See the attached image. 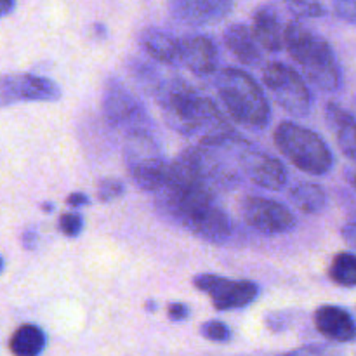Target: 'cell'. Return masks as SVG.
<instances>
[{"instance_id":"obj_1","label":"cell","mask_w":356,"mask_h":356,"mask_svg":"<svg viewBox=\"0 0 356 356\" xmlns=\"http://www.w3.org/2000/svg\"><path fill=\"white\" fill-rule=\"evenodd\" d=\"M152 80V76H148ZM149 92L155 96L163 118L174 131L197 138L200 146L229 148L242 141V136L221 115L214 101L179 79L153 75Z\"/></svg>"},{"instance_id":"obj_2","label":"cell","mask_w":356,"mask_h":356,"mask_svg":"<svg viewBox=\"0 0 356 356\" xmlns=\"http://www.w3.org/2000/svg\"><path fill=\"white\" fill-rule=\"evenodd\" d=\"M159 205L184 229L209 243L228 242L233 233L232 218L219 205L218 193L197 186L167 183L156 193Z\"/></svg>"},{"instance_id":"obj_3","label":"cell","mask_w":356,"mask_h":356,"mask_svg":"<svg viewBox=\"0 0 356 356\" xmlns=\"http://www.w3.org/2000/svg\"><path fill=\"white\" fill-rule=\"evenodd\" d=\"M285 49L302 75L323 92H336L343 82L339 61L323 35L301 21L285 24Z\"/></svg>"},{"instance_id":"obj_4","label":"cell","mask_w":356,"mask_h":356,"mask_svg":"<svg viewBox=\"0 0 356 356\" xmlns=\"http://www.w3.org/2000/svg\"><path fill=\"white\" fill-rule=\"evenodd\" d=\"M214 87L225 110L236 124L252 131L268 127L271 120L270 101L249 73L236 68H222L216 75Z\"/></svg>"},{"instance_id":"obj_5","label":"cell","mask_w":356,"mask_h":356,"mask_svg":"<svg viewBox=\"0 0 356 356\" xmlns=\"http://www.w3.org/2000/svg\"><path fill=\"white\" fill-rule=\"evenodd\" d=\"M275 145L294 167L309 176H323L334 165L329 145L312 129L294 122H282L273 132Z\"/></svg>"},{"instance_id":"obj_6","label":"cell","mask_w":356,"mask_h":356,"mask_svg":"<svg viewBox=\"0 0 356 356\" xmlns=\"http://www.w3.org/2000/svg\"><path fill=\"white\" fill-rule=\"evenodd\" d=\"M101 108L108 125L122 132L127 139L153 136L152 120L143 104L115 76L108 79V82L104 83Z\"/></svg>"},{"instance_id":"obj_7","label":"cell","mask_w":356,"mask_h":356,"mask_svg":"<svg viewBox=\"0 0 356 356\" xmlns=\"http://www.w3.org/2000/svg\"><path fill=\"white\" fill-rule=\"evenodd\" d=\"M125 163L134 183L148 193L156 195L162 191L169 179L170 160L162 155V149L153 136L127 139Z\"/></svg>"},{"instance_id":"obj_8","label":"cell","mask_w":356,"mask_h":356,"mask_svg":"<svg viewBox=\"0 0 356 356\" xmlns=\"http://www.w3.org/2000/svg\"><path fill=\"white\" fill-rule=\"evenodd\" d=\"M263 83L275 101L292 117H306L312 111L313 97L301 73L282 61L264 65Z\"/></svg>"},{"instance_id":"obj_9","label":"cell","mask_w":356,"mask_h":356,"mask_svg":"<svg viewBox=\"0 0 356 356\" xmlns=\"http://www.w3.org/2000/svg\"><path fill=\"white\" fill-rule=\"evenodd\" d=\"M193 285L211 298L218 312H232L249 306L259 296V285L250 280H229L214 273L193 277Z\"/></svg>"},{"instance_id":"obj_10","label":"cell","mask_w":356,"mask_h":356,"mask_svg":"<svg viewBox=\"0 0 356 356\" xmlns=\"http://www.w3.org/2000/svg\"><path fill=\"white\" fill-rule=\"evenodd\" d=\"M240 214L250 228L266 235H284L296 228L294 214L273 198L245 197L240 202Z\"/></svg>"},{"instance_id":"obj_11","label":"cell","mask_w":356,"mask_h":356,"mask_svg":"<svg viewBox=\"0 0 356 356\" xmlns=\"http://www.w3.org/2000/svg\"><path fill=\"white\" fill-rule=\"evenodd\" d=\"M61 89L51 79L33 73H7L0 82V99L2 106L31 101H58Z\"/></svg>"},{"instance_id":"obj_12","label":"cell","mask_w":356,"mask_h":356,"mask_svg":"<svg viewBox=\"0 0 356 356\" xmlns=\"http://www.w3.org/2000/svg\"><path fill=\"white\" fill-rule=\"evenodd\" d=\"M236 165H238L242 176L249 177L256 186L264 188V190L280 191L289 181V174L284 163L275 156L254 148L250 143L238 152Z\"/></svg>"},{"instance_id":"obj_13","label":"cell","mask_w":356,"mask_h":356,"mask_svg":"<svg viewBox=\"0 0 356 356\" xmlns=\"http://www.w3.org/2000/svg\"><path fill=\"white\" fill-rule=\"evenodd\" d=\"M233 7L229 0H176L169 3L174 19L190 26L219 23L232 13Z\"/></svg>"},{"instance_id":"obj_14","label":"cell","mask_w":356,"mask_h":356,"mask_svg":"<svg viewBox=\"0 0 356 356\" xmlns=\"http://www.w3.org/2000/svg\"><path fill=\"white\" fill-rule=\"evenodd\" d=\"M181 65L195 75H212L219 70L218 47L205 35H186L181 38Z\"/></svg>"},{"instance_id":"obj_15","label":"cell","mask_w":356,"mask_h":356,"mask_svg":"<svg viewBox=\"0 0 356 356\" xmlns=\"http://www.w3.org/2000/svg\"><path fill=\"white\" fill-rule=\"evenodd\" d=\"M313 323L323 337L334 343H351L356 339L355 318L341 306H320L313 315Z\"/></svg>"},{"instance_id":"obj_16","label":"cell","mask_w":356,"mask_h":356,"mask_svg":"<svg viewBox=\"0 0 356 356\" xmlns=\"http://www.w3.org/2000/svg\"><path fill=\"white\" fill-rule=\"evenodd\" d=\"M325 120L336 138L337 148L356 167V118L341 104L329 101L325 104Z\"/></svg>"},{"instance_id":"obj_17","label":"cell","mask_w":356,"mask_h":356,"mask_svg":"<svg viewBox=\"0 0 356 356\" xmlns=\"http://www.w3.org/2000/svg\"><path fill=\"white\" fill-rule=\"evenodd\" d=\"M252 30L261 47L266 51L280 52L285 49V26L275 6L257 7L252 17Z\"/></svg>"},{"instance_id":"obj_18","label":"cell","mask_w":356,"mask_h":356,"mask_svg":"<svg viewBox=\"0 0 356 356\" xmlns=\"http://www.w3.org/2000/svg\"><path fill=\"white\" fill-rule=\"evenodd\" d=\"M222 42H225L226 49H228L242 65L256 66L259 65L261 59H263L259 40H257L256 35H254L252 28H249L247 24H229L225 30V35H222Z\"/></svg>"},{"instance_id":"obj_19","label":"cell","mask_w":356,"mask_h":356,"mask_svg":"<svg viewBox=\"0 0 356 356\" xmlns=\"http://www.w3.org/2000/svg\"><path fill=\"white\" fill-rule=\"evenodd\" d=\"M143 51L155 61L167 66L181 65V38L160 28H146L139 37Z\"/></svg>"},{"instance_id":"obj_20","label":"cell","mask_w":356,"mask_h":356,"mask_svg":"<svg viewBox=\"0 0 356 356\" xmlns=\"http://www.w3.org/2000/svg\"><path fill=\"white\" fill-rule=\"evenodd\" d=\"M45 332L35 323H23L10 336L9 348L14 356H40L45 350Z\"/></svg>"},{"instance_id":"obj_21","label":"cell","mask_w":356,"mask_h":356,"mask_svg":"<svg viewBox=\"0 0 356 356\" xmlns=\"http://www.w3.org/2000/svg\"><path fill=\"white\" fill-rule=\"evenodd\" d=\"M292 205L305 214H320L327 207V193L320 184L299 183L289 191Z\"/></svg>"},{"instance_id":"obj_22","label":"cell","mask_w":356,"mask_h":356,"mask_svg":"<svg viewBox=\"0 0 356 356\" xmlns=\"http://www.w3.org/2000/svg\"><path fill=\"white\" fill-rule=\"evenodd\" d=\"M329 278L336 285L344 289H355L356 287V254L350 252H339L334 256L332 263L329 268Z\"/></svg>"},{"instance_id":"obj_23","label":"cell","mask_w":356,"mask_h":356,"mask_svg":"<svg viewBox=\"0 0 356 356\" xmlns=\"http://www.w3.org/2000/svg\"><path fill=\"white\" fill-rule=\"evenodd\" d=\"M200 334L202 337L212 341V343H228L232 339V329L219 320H209V322L202 323Z\"/></svg>"},{"instance_id":"obj_24","label":"cell","mask_w":356,"mask_h":356,"mask_svg":"<svg viewBox=\"0 0 356 356\" xmlns=\"http://www.w3.org/2000/svg\"><path fill=\"white\" fill-rule=\"evenodd\" d=\"M125 191V184L118 177H103L97 183V198L103 204L120 198Z\"/></svg>"},{"instance_id":"obj_25","label":"cell","mask_w":356,"mask_h":356,"mask_svg":"<svg viewBox=\"0 0 356 356\" xmlns=\"http://www.w3.org/2000/svg\"><path fill=\"white\" fill-rule=\"evenodd\" d=\"M58 228L65 236L75 238V236H79L83 229L82 216L76 214V212H65V214L59 216Z\"/></svg>"},{"instance_id":"obj_26","label":"cell","mask_w":356,"mask_h":356,"mask_svg":"<svg viewBox=\"0 0 356 356\" xmlns=\"http://www.w3.org/2000/svg\"><path fill=\"white\" fill-rule=\"evenodd\" d=\"M285 6L298 17H322L327 13L325 6L320 2H287Z\"/></svg>"},{"instance_id":"obj_27","label":"cell","mask_w":356,"mask_h":356,"mask_svg":"<svg viewBox=\"0 0 356 356\" xmlns=\"http://www.w3.org/2000/svg\"><path fill=\"white\" fill-rule=\"evenodd\" d=\"M292 312H273L270 315H266L264 322H266V327L273 332H284L291 327L292 322Z\"/></svg>"},{"instance_id":"obj_28","label":"cell","mask_w":356,"mask_h":356,"mask_svg":"<svg viewBox=\"0 0 356 356\" xmlns=\"http://www.w3.org/2000/svg\"><path fill=\"white\" fill-rule=\"evenodd\" d=\"M282 356H339L334 350L323 346V344H308V346L296 348V350L287 351Z\"/></svg>"},{"instance_id":"obj_29","label":"cell","mask_w":356,"mask_h":356,"mask_svg":"<svg viewBox=\"0 0 356 356\" xmlns=\"http://www.w3.org/2000/svg\"><path fill=\"white\" fill-rule=\"evenodd\" d=\"M332 10L339 19L356 23V0H339L332 3Z\"/></svg>"},{"instance_id":"obj_30","label":"cell","mask_w":356,"mask_h":356,"mask_svg":"<svg viewBox=\"0 0 356 356\" xmlns=\"http://www.w3.org/2000/svg\"><path fill=\"white\" fill-rule=\"evenodd\" d=\"M167 315L172 322H184L190 316V308L183 302H170L169 308H167Z\"/></svg>"},{"instance_id":"obj_31","label":"cell","mask_w":356,"mask_h":356,"mask_svg":"<svg viewBox=\"0 0 356 356\" xmlns=\"http://www.w3.org/2000/svg\"><path fill=\"white\" fill-rule=\"evenodd\" d=\"M341 236H343L344 242L356 250V222H348L341 228Z\"/></svg>"},{"instance_id":"obj_32","label":"cell","mask_w":356,"mask_h":356,"mask_svg":"<svg viewBox=\"0 0 356 356\" xmlns=\"http://www.w3.org/2000/svg\"><path fill=\"white\" fill-rule=\"evenodd\" d=\"M21 242H23L24 249H26V250H33L35 247H37V242H38L37 232H35L33 228L24 229L23 236H21Z\"/></svg>"},{"instance_id":"obj_33","label":"cell","mask_w":356,"mask_h":356,"mask_svg":"<svg viewBox=\"0 0 356 356\" xmlns=\"http://www.w3.org/2000/svg\"><path fill=\"white\" fill-rule=\"evenodd\" d=\"M66 204L73 209L83 207V205L89 204V197H87L86 193H79V191H75V193H70L68 197H66Z\"/></svg>"},{"instance_id":"obj_34","label":"cell","mask_w":356,"mask_h":356,"mask_svg":"<svg viewBox=\"0 0 356 356\" xmlns=\"http://www.w3.org/2000/svg\"><path fill=\"white\" fill-rule=\"evenodd\" d=\"M14 7H16V3L9 2V0H3V3H2V16H7V14H9V10L14 9Z\"/></svg>"},{"instance_id":"obj_35","label":"cell","mask_w":356,"mask_h":356,"mask_svg":"<svg viewBox=\"0 0 356 356\" xmlns=\"http://www.w3.org/2000/svg\"><path fill=\"white\" fill-rule=\"evenodd\" d=\"M94 31H96V35H103V37H104V33H106V30H104L103 24H94Z\"/></svg>"},{"instance_id":"obj_36","label":"cell","mask_w":356,"mask_h":356,"mask_svg":"<svg viewBox=\"0 0 356 356\" xmlns=\"http://www.w3.org/2000/svg\"><path fill=\"white\" fill-rule=\"evenodd\" d=\"M348 177H350V183L353 184V186L356 188V167H355L353 170H351V172H350V176H348Z\"/></svg>"},{"instance_id":"obj_37","label":"cell","mask_w":356,"mask_h":356,"mask_svg":"<svg viewBox=\"0 0 356 356\" xmlns=\"http://www.w3.org/2000/svg\"><path fill=\"white\" fill-rule=\"evenodd\" d=\"M44 211L45 212H51L52 211V205L51 204H44Z\"/></svg>"}]
</instances>
